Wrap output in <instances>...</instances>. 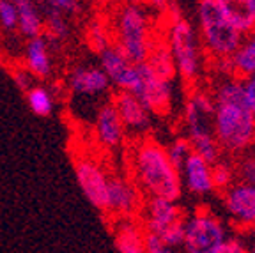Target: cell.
<instances>
[{"mask_svg": "<svg viewBox=\"0 0 255 253\" xmlns=\"http://www.w3.org/2000/svg\"><path fill=\"white\" fill-rule=\"evenodd\" d=\"M131 179L145 198L177 202L183 193L181 172L168 159L167 147L149 136L140 138L131 150Z\"/></svg>", "mask_w": 255, "mask_h": 253, "instance_id": "6da1fadb", "label": "cell"}, {"mask_svg": "<svg viewBox=\"0 0 255 253\" xmlns=\"http://www.w3.org/2000/svg\"><path fill=\"white\" fill-rule=\"evenodd\" d=\"M215 101L213 96L202 91L191 92L184 107V124L191 149L195 154L215 165L222 159V149L215 138Z\"/></svg>", "mask_w": 255, "mask_h": 253, "instance_id": "7a4b0ae2", "label": "cell"}, {"mask_svg": "<svg viewBox=\"0 0 255 253\" xmlns=\"http://www.w3.org/2000/svg\"><path fill=\"white\" fill-rule=\"evenodd\" d=\"M202 48L218 62L229 60L236 53L245 34L229 20L215 0H199L197 5Z\"/></svg>", "mask_w": 255, "mask_h": 253, "instance_id": "3957f363", "label": "cell"}, {"mask_svg": "<svg viewBox=\"0 0 255 253\" xmlns=\"http://www.w3.org/2000/svg\"><path fill=\"white\" fill-rule=\"evenodd\" d=\"M215 138L222 152L236 158L255 147V115L248 103H215Z\"/></svg>", "mask_w": 255, "mask_h": 253, "instance_id": "277c9868", "label": "cell"}, {"mask_svg": "<svg viewBox=\"0 0 255 253\" xmlns=\"http://www.w3.org/2000/svg\"><path fill=\"white\" fill-rule=\"evenodd\" d=\"M114 44L128 57L131 64L147 62L152 43L149 18L140 5L121 4L114 18Z\"/></svg>", "mask_w": 255, "mask_h": 253, "instance_id": "5b68a950", "label": "cell"}, {"mask_svg": "<svg viewBox=\"0 0 255 253\" xmlns=\"http://www.w3.org/2000/svg\"><path fill=\"white\" fill-rule=\"evenodd\" d=\"M168 34L167 41L174 57L177 75L188 83H193L200 75V44L197 41L195 28L179 14V9L174 4L167 11Z\"/></svg>", "mask_w": 255, "mask_h": 253, "instance_id": "8992f818", "label": "cell"}, {"mask_svg": "<svg viewBox=\"0 0 255 253\" xmlns=\"http://www.w3.org/2000/svg\"><path fill=\"white\" fill-rule=\"evenodd\" d=\"M227 239L225 225L211 211L200 209L184 220V253H218Z\"/></svg>", "mask_w": 255, "mask_h": 253, "instance_id": "52a82bcc", "label": "cell"}, {"mask_svg": "<svg viewBox=\"0 0 255 253\" xmlns=\"http://www.w3.org/2000/svg\"><path fill=\"white\" fill-rule=\"evenodd\" d=\"M145 197L135 181L126 175H108V220L119 218H138L142 213Z\"/></svg>", "mask_w": 255, "mask_h": 253, "instance_id": "ba28073f", "label": "cell"}, {"mask_svg": "<svg viewBox=\"0 0 255 253\" xmlns=\"http://www.w3.org/2000/svg\"><path fill=\"white\" fill-rule=\"evenodd\" d=\"M73 166L82 193L96 209L107 214L108 174L103 170V166L89 156H73Z\"/></svg>", "mask_w": 255, "mask_h": 253, "instance_id": "9c48e42d", "label": "cell"}, {"mask_svg": "<svg viewBox=\"0 0 255 253\" xmlns=\"http://www.w3.org/2000/svg\"><path fill=\"white\" fill-rule=\"evenodd\" d=\"M138 69L140 80L131 94H135L151 114L165 115L172 105V82L158 78L147 66V62L138 64Z\"/></svg>", "mask_w": 255, "mask_h": 253, "instance_id": "30bf717a", "label": "cell"}, {"mask_svg": "<svg viewBox=\"0 0 255 253\" xmlns=\"http://www.w3.org/2000/svg\"><path fill=\"white\" fill-rule=\"evenodd\" d=\"M223 207L239 229H255V186L234 182L222 193Z\"/></svg>", "mask_w": 255, "mask_h": 253, "instance_id": "8fae6325", "label": "cell"}, {"mask_svg": "<svg viewBox=\"0 0 255 253\" xmlns=\"http://www.w3.org/2000/svg\"><path fill=\"white\" fill-rule=\"evenodd\" d=\"M184 218L186 216L181 211V207L177 206V202L167 200V198L149 197L143 200V207L138 220L145 232L159 236L167 227L174 225L175 222H181Z\"/></svg>", "mask_w": 255, "mask_h": 253, "instance_id": "7c38bea8", "label": "cell"}, {"mask_svg": "<svg viewBox=\"0 0 255 253\" xmlns=\"http://www.w3.org/2000/svg\"><path fill=\"white\" fill-rule=\"evenodd\" d=\"M112 103L123 121L126 133L129 131L131 134L138 136V140L143 138L145 133L151 129V112L140 103L138 98L128 91H117Z\"/></svg>", "mask_w": 255, "mask_h": 253, "instance_id": "4fadbf2b", "label": "cell"}, {"mask_svg": "<svg viewBox=\"0 0 255 253\" xmlns=\"http://www.w3.org/2000/svg\"><path fill=\"white\" fill-rule=\"evenodd\" d=\"M96 138L107 149H117L121 143L124 142V134L126 129L123 126L119 114H117L116 107L112 101L101 105L98 114H96Z\"/></svg>", "mask_w": 255, "mask_h": 253, "instance_id": "5bb4252c", "label": "cell"}, {"mask_svg": "<svg viewBox=\"0 0 255 253\" xmlns=\"http://www.w3.org/2000/svg\"><path fill=\"white\" fill-rule=\"evenodd\" d=\"M114 243L119 253H145V230L138 218L112 220Z\"/></svg>", "mask_w": 255, "mask_h": 253, "instance_id": "9a60e30c", "label": "cell"}, {"mask_svg": "<svg viewBox=\"0 0 255 253\" xmlns=\"http://www.w3.org/2000/svg\"><path fill=\"white\" fill-rule=\"evenodd\" d=\"M181 179H183L186 190L193 195L204 197V195L215 191L211 165L195 152H191L190 158L184 163L183 170H181Z\"/></svg>", "mask_w": 255, "mask_h": 253, "instance_id": "2e32d148", "label": "cell"}, {"mask_svg": "<svg viewBox=\"0 0 255 253\" xmlns=\"http://www.w3.org/2000/svg\"><path fill=\"white\" fill-rule=\"evenodd\" d=\"M69 89L76 96H96L108 91L112 83L101 67L80 66L69 75Z\"/></svg>", "mask_w": 255, "mask_h": 253, "instance_id": "e0dca14e", "label": "cell"}, {"mask_svg": "<svg viewBox=\"0 0 255 253\" xmlns=\"http://www.w3.org/2000/svg\"><path fill=\"white\" fill-rule=\"evenodd\" d=\"M147 66L151 67L152 73L158 78L165 80V82H172L175 78L177 67H175L167 37H158L156 39V36H152L151 50H149V57H147Z\"/></svg>", "mask_w": 255, "mask_h": 253, "instance_id": "ac0fdd59", "label": "cell"}, {"mask_svg": "<svg viewBox=\"0 0 255 253\" xmlns=\"http://www.w3.org/2000/svg\"><path fill=\"white\" fill-rule=\"evenodd\" d=\"M25 62L27 69L36 78H48L52 73V60H50V50H48L46 37L39 36L28 39L25 48Z\"/></svg>", "mask_w": 255, "mask_h": 253, "instance_id": "d6986e66", "label": "cell"}, {"mask_svg": "<svg viewBox=\"0 0 255 253\" xmlns=\"http://www.w3.org/2000/svg\"><path fill=\"white\" fill-rule=\"evenodd\" d=\"M229 67L236 78L245 80L255 75V30L245 34L236 53L229 59Z\"/></svg>", "mask_w": 255, "mask_h": 253, "instance_id": "ffe728a7", "label": "cell"}, {"mask_svg": "<svg viewBox=\"0 0 255 253\" xmlns=\"http://www.w3.org/2000/svg\"><path fill=\"white\" fill-rule=\"evenodd\" d=\"M18 9V30L27 39L39 37L44 28V21L41 20L39 9L34 4V0H20L16 4Z\"/></svg>", "mask_w": 255, "mask_h": 253, "instance_id": "44dd1931", "label": "cell"}, {"mask_svg": "<svg viewBox=\"0 0 255 253\" xmlns=\"http://www.w3.org/2000/svg\"><path fill=\"white\" fill-rule=\"evenodd\" d=\"M215 2L243 34L255 30V18L248 7V0H215Z\"/></svg>", "mask_w": 255, "mask_h": 253, "instance_id": "7402d4cb", "label": "cell"}, {"mask_svg": "<svg viewBox=\"0 0 255 253\" xmlns=\"http://www.w3.org/2000/svg\"><path fill=\"white\" fill-rule=\"evenodd\" d=\"M27 98V105L30 107V110L37 115V117H48L53 112V96L46 87L36 85L32 87L28 92H25Z\"/></svg>", "mask_w": 255, "mask_h": 253, "instance_id": "603a6c76", "label": "cell"}, {"mask_svg": "<svg viewBox=\"0 0 255 253\" xmlns=\"http://www.w3.org/2000/svg\"><path fill=\"white\" fill-rule=\"evenodd\" d=\"M41 9H43V12H44V27H46L50 37H52L53 41L66 39V37L69 36V27L62 12L44 4H41Z\"/></svg>", "mask_w": 255, "mask_h": 253, "instance_id": "cb8c5ba5", "label": "cell"}, {"mask_svg": "<svg viewBox=\"0 0 255 253\" xmlns=\"http://www.w3.org/2000/svg\"><path fill=\"white\" fill-rule=\"evenodd\" d=\"M236 172V182L255 186V147L245 150L232 159Z\"/></svg>", "mask_w": 255, "mask_h": 253, "instance_id": "d4e9b609", "label": "cell"}, {"mask_svg": "<svg viewBox=\"0 0 255 253\" xmlns=\"http://www.w3.org/2000/svg\"><path fill=\"white\" fill-rule=\"evenodd\" d=\"M213 172V184H215V191H218L220 195L225 190L232 186L236 182V172H234V163L227 161V159H220L215 165H211Z\"/></svg>", "mask_w": 255, "mask_h": 253, "instance_id": "484cf974", "label": "cell"}, {"mask_svg": "<svg viewBox=\"0 0 255 253\" xmlns=\"http://www.w3.org/2000/svg\"><path fill=\"white\" fill-rule=\"evenodd\" d=\"M110 32H108L107 25H103L100 20H94L89 23L87 27V43L94 52L101 53L103 50H107L108 46H112L110 43Z\"/></svg>", "mask_w": 255, "mask_h": 253, "instance_id": "4316f807", "label": "cell"}, {"mask_svg": "<svg viewBox=\"0 0 255 253\" xmlns=\"http://www.w3.org/2000/svg\"><path fill=\"white\" fill-rule=\"evenodd\" d=\"M191 152H193V149H191V143L186 136H179V138L172 140V143L167 147L168 159H170V163L179 172L183 170L184 163H186V159L190 158Z\"/></svg>", "mask_w": 255, "mask_h": 253, "instance_id": "83f0119b", "label": "cell"}, {"mask_svg": "<svg viewBox=\"0 0 255 253\" xmlns=\"http://www.w3.org/2000/svg\"><path fill=\"white\" fill-rule=\"evenodd\" d=\"M0 25L7 32L18 30V9L9 0H0Z\"/></svg>", "mask_w": 255, "mask_h": 253, "instance_id": "f1b7e54d", "label": "cell"}, {"mask_svg": "<svg viewBox=\"0 0 255 253\" xmlns=\"http://www.w3.org/2000/svg\"><path fill=\"white\" fill-rule=\"evenodd\" d=\"M186 220V218H184ZM184 220L181 222H175L174 225L167 227L163 232L159 234L158 238L165 243L170 248H177V246H183L184 243Z\"/></svg>", "mask_w": 255, "mask_h": 253, "instance_id": "f546056e", "label": "cell"}, {"mask_svg": "<svg viewBox=\"0 0 255 253\" xmlns=\"http://www.w3.org/2000/svg\"><path fill=\"white\" fill-rule=\"evenodd\" d=\"M41 4L50 5V7L60 11L62 14H76L80 11L78 0H41Z\"/></svg>", "mask_w": 255, "mask_h": 253, "instance_id": "4dcf8cb0", "label": "cell"}, {"mask_svg": "<svg viewBox=\"0 0 255 253\" xmlns=\"http://www.w3.org/2000/svg\"><path fill=\"white\" fill-rule=\"evenodd\" d=\"M145 253H174V248L167 246L154 234L145 232Z\"/></svg>", "mask_w": 255, "mask_h": 253, "instance_id": "1f68e13d", "label": "cell"}, {"mask_svg": "<svg viewBox=\"0 0 255 253\" xmlns=\"http://www.w3.org/2000/svg\"><path fill=\"white\" fill-rule=\"evenodd\" d=\"M12 80H14V83L23 92H28L34 87V85H32V83H34V75H32L28 69H21V67L14 69V71H12Z\"/></svg>", "mask_w": 255, "mask_h": 253, "instance_id": "d6a6232c", "label": "cell"}, {"mask_svg": "<svg viewBox=\"0 0 255 253\" xmlns=\"http://www.w3.org/2000/svg\"><path fill=\"white\" fill-rule=\"evenodd\" d=\"M218 253H248V248L241 239L238 238H229L227 243L218 250Z\"/></svg>", "mask_w": 255, "mask_h": 253, "instance_id": "836d02e7", "label": "cell"}, {"mask_svg": "<svg viewBox=\"0 0 255 253\" xmlns=\"http://www.w3.org/2000/svg\"><path fill=\"white\" fill-rule=\"evenodd\" d=\"M243 83H245V92H247V99H248V107H250V110L254 112V115H255V75L245 78Z\"/></svg>", "mask_w": 255, "mask_h": 253, "instance_id": "e575fe53", "label": "cell"}, {"mask_svg": "<svg viewBox=\"0 0 255 253\" xmlns=\"http://www.w3.org/2000/svg\"><path fill=\"white\" fill-rule=\"evenodd\" d=\"M145 4L151 5L154 11L159 12H167L172 5V0H145Z\"/></svg>", "mask_w": 255, "mask_h": 253, "instance_id": "d590c367", "label": "cell"}, {"mask_svg": "<svg viewBox=\"0 0 255 253\" xmlns=\"http://www.w3.org/2000/svg\"><path fill=\"white\" fill-rule=\"evenodd\" d=\"M123 4H128V5H140V4H143L145 0H121Z\"/></svg>", "mask_w": 255, "mask_h": 253, "instance_id": "8d00e7d4", "label": "cell"}, {"mask_svg": "<svg viewBox=\"0 0 255 253\" xmlns=\"http://www.w3.org/2000/svg\"><path fill=\"white\" fill-rule=\"evenodd\" d=\"M248 7H250V12L255 18V0H248Z\"/></svg>", "mask_w": 255, "mask_h": 253, "instance_id": "74e56055", "label": "cell"}, {"mask_svg": "<svg viewBox=\"0 0 255 253\" xmlns=\"http://www.w3.org/2000/svg\"><path fill=\"white\" fill-rule=\"evenodd\" d=\"M248 253H255V238H254V241H252V246L248 248Z\"/></svg>", "mask_w": 255, "mask_h": 253, "instance_id": "f35d334b", "label": "cell"}, {"mask_svg": "<svg viewBox=\"0 0 255 253\" xmlns=\"http://www.w3.org/2000/svg\"><path fill=\"white\" fill-rule=\"evenodd\" d=\"M9 2H12V4H18V2H20V0H9Z\"/></svg>", "mask_w": 255, "mask_h": 253, "instance_id": "ab89813d", "label": "cell"}, {"mask_svg": "<svg viewBox=\"0 0 255 253\" xmlns=\"http://www.w3.org/2000/svg\"><path fill=\"white\" fill-rule=\"evenodd\" d=\"M98 2H110V0H98Z\"/></svg>", "mask_w": 255, "mask_h": 253, "instance_id": "60d3db41", "label": "cell"}]
</instances>
